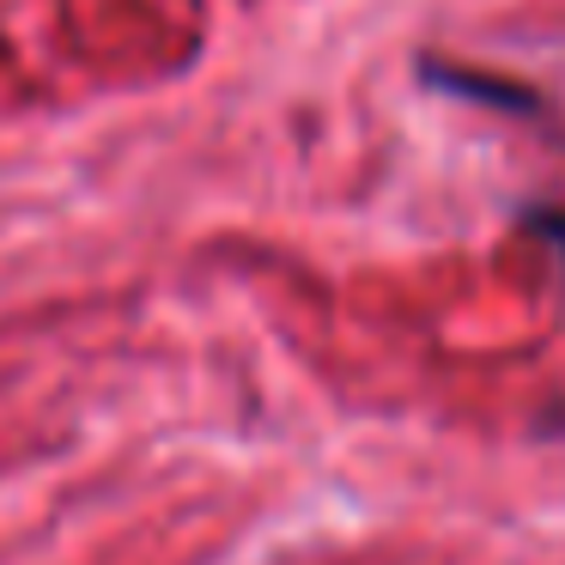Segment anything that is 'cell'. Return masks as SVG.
<instances>
[{
    "mask_svg": "<svg viewBox=\"0 0 565 565\" xmlns=\"http://www.w3.org/2000/svg\"><path fill=\"white\" fill-rule=\"evenodd\" d=\"M523 225H529L535 237H547V244L559 249V262H565V207H529Z\"/></svg>",
    "mask_w": 565,
    "mask_h": 565,
    "instance_id": "obj_1",
    "label": "cell"
}]
</instances>
